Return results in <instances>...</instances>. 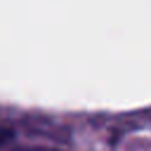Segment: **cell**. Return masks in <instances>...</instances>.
<instances>
[{
	"instance_id": "obj_1",
	"label": "cell",
	"mask_w": 151,
	"mask_h": 151,
	"mask_svg": "<svg viewBox=\"0 0 151 151\" xmlns=\"http://www.w3.org/2000/svg\"><path fill=\"white\" fill-rule=\"evenodd\" d=\"M9 139H12V130L0 125V149H2V146H7V144H9Z\"/></svg>"
},
{
	"instance_id": "obj_2",
	"label": "cell",
	"mask_w": 151,
	"mask_h": 151,
	"mask_svg": "<svg viewBox=\"0 0 151 151\" xmlns=\"http://www.w3.org/2000/svg\"><path fill=\"white\" fill-rule=\"evenodd\" d=\"M17 151H57V149H45V146H28V149H17Z\"/></svg>"
}]
</instances>
